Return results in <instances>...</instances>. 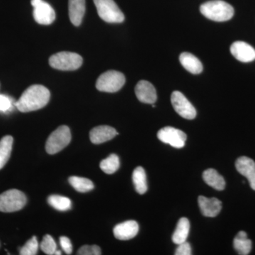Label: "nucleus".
I'll use <instances>...</instances> for the list:
<instances>
[{
    "label": "nucleus",
    "instance_id": "39448f33",
    "mask_svg": "<svg viewBox=\"0 0 255 255\" xmlns=\"http://www.w3.org/2000/svg\"><path fill=\"white\" fill-rule=\"evenodd\" d=\"M126 78L123 73L110 70L102 74L96 83L99 91L114 93L119 91L125 85Z\"/></svg>",
    "mask_w": 255,
    "mask_h": 255
},
{
    "label": "nucleus",
    "instance_id": "a211bd4d",
    "mask_svg": "<svg viewBox=\"0 0 255 255\" xmlns=\"http://www.w3.org/2000/svg\"><path fill=\"white\" fill-rule=\"evenodd\" d=\"M179 61L189 73L198 75L203 71V65L200 60L190 53H182L179 56Z\"/></svg>",
    "mask_w": 255,
    "mask_h": 255
},
{
    "label": "nucleus",
    "instance_id": "dca6fc26",
    "mask_svg": "<svg viewBox=\"0 0 255 255\" xmlns=\"http://www.w3.org/2000/svg\"><path fill=\"white\" fill-rule=\"evenodd\" d=\"M118 132L114 128L109 126H100L94 128L90 132V140L92 143L101 144L113 139Z\"/></svg>",
    "mask_w": 255,
    "mask_h": 255
},
{
    "label": "nucleus",
    "instance_id": "7ed1b4c3",
    "mask_svg": "<svg viewBox=\"0 0 255 255\" xmlns=\"http://www.w3.org/2000/svg\"><path fill=\"white\" fill-rule=\"evenodd\" d=\"M82 62L81 55L72 52H60L49 58V64L52 68L63 71L78 70L81 67Z\"/></svg>",
    "mask_w": 255,
    "mask_h": 255
},
{
    "label": "nucleus",
    "instance_id": "6e6552de",
    "mask_svg": "<svg viewBox=\"0 0 255 255\" xmlns=\"http://www.w3.org/2000/svg\"><path fill=\"white\" fill-rule=\"evenodd\" d=\"M171 102L174 110L182 118L192 120L196 117V110L192 104L182 92L174 91L171 96Z\"/></svg>",
    "mask_w": 255,
    "mask_h": 255
},
{
    "label": "nucleus",
    "instance_id": "1a4fd4ad",
    "mask_svg": "<svg viewBox=\"0 0 255 255\" xmlns=\"http://www.w3.org/2000/svg\"><path fill=\"white\" fill-rule=\"evenodd\" d=\"M157 137L164 143L168 144L175 148H182L185 145L187 136L185 132L175 128H162L157 132Z\"/></svg>",
    "mask_w": 255,
    "mask_h": 255
},
{
    "label": "nucleus",
    "instance_id": "2f4dec72",
    "mask_svg": "<svg viewBox=\"0 0 255 255\" xmlns=\"http://www.w3.org/2000/svg\"><path fill=\"white\" fill-rule=\"evenodd\" d=\"M60 246L67 255H70L73 252V246L68 238L62 236L60 238Z\"/></svg>",
    "mask_w": 255,
    "mask_h": 255
},
{
    "label": "nucleus",
    "instance_id": "473e14b6",
    "mask_svg": "<svg viewBox=\"0 0 255 255\" xmlns=\"http://www.w3.org/2000/svg\"><path fill=\"white\" fill-rule=\"evenodd\" d=\"M55 255H62L61 252L59 251H55Z\"/></svg>",
    "mask_w": 255,
    "mask_h": 255
},
{
    "label": "nucleus",
    "instance_id": "412c9836",
    "mask_svg": "<svg viewBox=\"0 0 255 255\" xmlns=\"http://www.w3.org/2000/svg\"><path fill=\"white\" fill-rule=\"evenodd\" d=\"M233 246L238 254H250L252 250V241L248 239V235L245 231H240L233 241Z\"/></svg>",
    "mask_w": 255,
    "mask_h": 255
},
{
    "label": "nucleus",
    "instance_id": "6ab92c4d",
    "mask_svg": "<svg viewBox=\"0 0 255 255\" xmlns=\"http://www.w3.org/2000/svg\"><path fill=\"white\" fill-rule=\"evenodd\" d=\"M204 182L218 191H222L226 187V181L224 178L219 174L214 169H208L203 173Z\"/></svg>",
    "mask_w": 255,
    "mask_h": 255
},
{
    "label": "nucleus",
    "instance_id": "f03ea898",
    "mask_svg": "<svg viewBox=\"0 0 255 255\" xmlns=\"http://www.w3.org/2000/svg\"><path fill=\"white\" fill-rule=\"evenodd\" d=\"M201 14L212 21L223 22L231 19L234 16V9L223 0H212L201 4Z\"/></svg>",
    "mask_w": 255,
    "mask_h": 255
},
{
    "label": "nucleus",
    "instance_id": "393cba45",
    "mask_svg": "<svg viewBox=\"0 0 255 255\" xmlns=\"http://www.w3.org/2000/svg\"><path fill=\"white\" fill-rule=\"evenodd\" d=\"M48 204L55 209L59 211H67L72 208V202L70 199L65 196L51 195L48 197Z\"/></svg>",
    "mask_w": 255,
    "mask_h": 255
},
{
    "label": "nucleus",
    "instance_id": "4be33fe9",
    "mask_svg": "<svg viewBox=\"0 0 255 255\" xmlns=\"http://www.w3.org/2000/svg\"><path fill=\"white\" fill-rule=\"evenodd\" d=\"M13 137L6 135L0 140V169L4 167L9 160L12 150Z\"/></svg>",
    "mask_w": 255,
    "mask_h": 255
},
{
    "label": "nucleus",
    "instance_id": "cd10ccee",
    "mask_svg": "<svg viewBox=\"0 0 255 255\" xmlns=\"http://www.w3.org/2000/svg\"><path fill=\"white\" fill-rule=\"evenodd\" d=\"M41 249L45 254L48 255L55 254V251H57V245L53 238L49 235H46L43 237L41 243Z\"/></svg>",
    "mask_w": 255,
    "mask_h": 255
},
{
    "label": "nucleus",
    "instance_id": "c756f323",
    "mask_svg": "<svg viewBox=\"0 0 255 255\" xmlns=\"http://www.w3.org/2000/svg\"><path fill=\"white\" fill-rule=\"evenodd\" d=\"M79 255H100L102 251L97 246H84L78 252Z\"/></svg>",
    "mask_w": 255,
    "mask_h": 255
},
{
    "label": "nucleus",
    "instance_id": "f8f14e48",
    "mask_svg": "<svg viewBox=\"0 0 255 255\" xmlns=\"http://www.w3.org/2000/svg\"><path fill=\"white\" fill-rule=\"evenodd\" d=\"M135 95L142 103L153 105L157 101V92L155 87L146 80H140L135 88Z\"/></svg>",
    "mask_w": 255,
    "mask_h": 255
},
{
    "label": "nucleus",
    "instance_id": "ddd939ff",
    "mask_svg": "<svg viewBox=\"0 0 255 255\" xmlns=\"http://www.w3.org/2000/svg\"><path fill=\"white\" fill-rule=\"evenodd\" d=\"M236 167L239 173L248 179L252 189L255 191V161L246 156H243L236 160Z\"/></svg>",
    "mask_w": 255,
    "mask_h": 255
},
{
    "label": "nucleus",
    "instance_id": "20e7f679",
    "mask_svg": "<svg viewBox=\"0 0 255 255\" xmlns=\"http://www.w3.org/2000/svg\"><path fill=\"white\" fill-rule=\"evenodd\" d=\"M27 202L26 196L18 189H9L0 194V211L15 212L24 207Z\"/></svg>",
    "mask_w": 255,
    "mask_h": 255
},
{
    "label": "nucleus",
    "instance_id": "f3484780",
    "mask_svg": "<svg viewBox=\"0 0 255 255\" xmlns=\"http://www.w3.org/2000/svg\"><path fill=\"white\" fill-rule=\"evenodd\" d=\"M69 16L75 26L81 24L85 12V0H69Z\"/></svg>",
    "mask_w": 255,
    "mask_h": 255
},
{
    "label": "nucleus",
    "instance_id": "b1692460",
    "mask_svg": "<svg viewBox=\"0 0 255 255\" xmlns=\"http://www.w3.org/2000/svg\"><path fill=\"white\" fill-rule=\"evenodd\" d=\"M69 183L72 187L79 192H88L95 188L93 182L87 178L71 177L69 178Z\"/></svg>",
    "mask_w": 255,
    "mask_h": 255
},
{
    "label": "nucleus",
    "instance_id": "a878e982",
    "mask_svg": "<svg viewBox=\"0 0 255 255\" xmlns=\"http://www.w3.org/2000/svg\"><path fill=\"white\" fill-rule=\"evenodd\" d=\"M120 167L118 155L112 154L107 158L103 159L100 163V168L106 174L115 173Z\"/></svg>",
    "mask_w": 255,
    "mask_h": 255
},
{
    "label": "nucleus",
    "instance_id": "423d86ee",
    "mask_svg": "<svg viewBox=\"0 0 255 255\" xmlns=\"http://www.w3.org/2000/svg\"><path fill=\"white\" fill-rule=\"evenodd\" d=\"M99 16L107 23H122L125 16L114 0H94Z\"/></svg>",
    "mask_w": 255,
    "mask_h": 255
},
{
    "label": "nucleus",
    "instance_id": "4468645a",
    "mask_svg": "<svg viewBox=\"0 0 255 255\" xmlns=\"http://www.w3.org/2000/svg\"><path fill=\"white\" fill-rule=\"evenodd\" d=\"M138 224L135 221H127L117 225L114 228V235L120 241H128L137 236Z\"/></svg>",
    "mask_w": 255,
    "mask_h": 255
},
{
    "label": "nucleus",
    "instance_id": "5701e85b",
    "mask_svg": "<svg viewBox=\"0 0 255 255\" xmlns=\"http://www.w3.org/2000/svg\"><path fill=\"white\" fill-rule=\"evenodd\" d=\"M132 182L135 190L140 194H144L147 190V177L145 169L137 167L132 173Z\"/></svg>",
    "mask_w": 255,
    "mask_h": 255
},
{
    "label": "nucleus",
    "instance_id": "9d476101",
    "mask_svg": "<svg viewBox=\"0 0 255 255\" xmlns=\"http://www.w3.org/2000/svg\"><path fill=\"white\" fill-rule=\"evenodd\" d=\"M33 7V18L39 24H51L55 19L54 9L43 0H31Z\"/></svg>",
    "mask_w": 255,
    "mask_h": 255
},
{
    "label": "nucleus",
    "instance_id": "7c9ffc66",
    "mask_svg": "<svg viewBox=\"0 0 255 255\" xmlns=\"http://www.w3.org/2000/svg\"><path fill=\"white\" fill-rule=\"evenodd\" d=\"M174 254L176 255H191L192 254V252H191L190 244L186 241L178 245Z\"/></svg>",
    "mask_w": 255,
    "mask_h": 255
},
{
    "label": "nucleus",
    "instance_id": "c85d7f7f",
    "mask_svg": "<svg viewBox=\"0 0 255 255\" xmlns=\"http://www.w3.org/2000/svg\"><path fill=\"white\" fill-rule=\"evenodd\" d=\"M13 100L8 96L1 95L0 94V112H10L13 108Z\"/></svg>",
    "mask_w": 255,
    "mask_h": 255
},
{
    "label": "nucleus",
    "instance_id": "bb28decb",
    "mask_svg": "<svg viewBox=\"0 0 255 255\" xmlns=\"http://www.w3.org/2000/svg\"><path fill=\"white\" fill-rule=\"evenodd\" d=\"M38 243L36 237L33 236L29 241L26 242V244L21 247L19 250V254L21 255H35L38 253Z\"/></svg>",
    "mask_w": 255,
    "mask_h": 255
},
{
    "label": "nucleus",
    "instance_id": "aec40b11",
    "mask_svg": "<svg viewBox=\"0 0 255 255\" xmlns=\"http://www.w3.org/2000/svg\"><path fill=\"white\" fill-rule=\"evenodd\" d=\"M190 230V223L187 218H182L178 221L177 228L173 235H172V241L175 244L179 245L187 241Z\"/></svg>",
    "mask_w": 255,
    "mask_h": 255
},
{
    "label": "nucleus",
    "instance_id": "2eb2a0df",
    "mask_svg": "<svg viewBox=\"0 0 255 255\" xmlns=\"http://www.w3.org/2000/svg\"><path fill=\"white\" fill-rule=\"evenodd\" d=\"M198 203L201 213L206 217H216L222 209V203L216 198L209 199L205 196H200L198 199Z\"/></svg>",
    "mask_w": 255,
    "mask_h": 255
},
{
    "label": "nucleus",
    "instance_id": "0eeeda50",
    "mask_svg": "<svg viewBox=\"0 0 255 255\" xmlns=\"http://www.w3.org/2000/svg\"><path fill=\"white\" fill-rule=\"evenodd\" d=\"M71 141V132L66 126H61L48 137L46 150L50 155H54L67 147Z\"/></svg>",
    "mask_w": 255,
    "mask_h": 255
},
{
    "label": "nucleus",
    "instance_id": "9b49d317",
    "mask_svg": "<svg viewBox=\"0 0 255 255\" xmlns=\"http://www.w3.org/2000/svg\"><path fill=\"white\" fill-rule=\"evenodd\" d=\"M231 54L242 63H251L255 60V50L244 41H236L231 45Z\"/></svg>",
    "mask_w": 255,
    "mask_h": 255
},
{
    "label": "nucleus",
    "instance_id": "f257e3e1",
    "mask_svg": "<svg viewBox=\"0 0 255 255\" xmlns=\"http://www.w3.org/2000/svg\"><path fill=\"white\" fill-rule=\"evenodd\" d=\"M49 90L43 85H34L26 89L14 105L23 113L34 112L46 107L49 102Z\"/></svg>",
    "mask_w": 255,
    "mask_h": 255
}]
</instances>
